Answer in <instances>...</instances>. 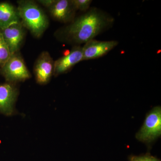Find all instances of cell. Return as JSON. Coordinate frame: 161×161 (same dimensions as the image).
<instances>
[{"mask_svg": "<svg viewBox=\"0 0 161 161\" xmlns=\"http://www.w3.org/2000/svg\"><path fill=\"white\" fill-rule=\"evenodd\" d=\"M114 22V19L109 14L93 7L62 29L61 37L69 43H85L108 29Z\"/></svg>", "mask_w": 161, "mask_h": 161, "instance_id": "6da1fadb", "label": "cell"}, {"mask_svg": "<svg viewBox=\"0 0 161 161\" xmlns=\"http://www.w3.org/2000/svg\"><path fill=\"white\" fill-rule=\"evenodd\" d=\"M1 74L9 83H14L29 79L30 72L23 58L18 53L11 55L8 61L0 69Z\"/></svg>", "mask_w": 161, "mask_h": 161, "instance_id": "277c9868", "label": "cell"}, {"mask_svg": "<svg viewBox=\"0 0 161 161\" xmlns=\"http://www.w3.org/2000/svg\"><path fill=\"white\" fill-rule=\"evenodd\" d=\"M1 31L11 54L18 53L25 36L24 27L21 22L1 30Z\"/></svg>", "mask_w": 161, "mask_h": 161, "instance_id": "ba28073f", "label": "cell"}, {"mask_svg": "<svg viewBox=\"0 0 161 161\" xmlns=\"http://www.w3.org/2000/svg\"><path fill=\"white\" fill-rule=\"evenodd\" d=\"M72 4L75 9L80 11H86L89 9L90 5L92 4L91 0H71Z\"/></svg>", "mask_w": 161, "mask_h": 161, "instance_id": "4fadbf2b", "label": "cell"}, {"mask_svg": "<svg viewBox=\"0 0 161 161\" xmlns=\"http://www.w3.org/2000/svg\"><path fill=\"white\" fill-rule=\"evenodd\" d=\"M48 9L52 17L61 23H71L75 19L76 10L71 0H56Z\"/></svg>", "mask_w": 161, "mask_h": 161, "instance_id": "30bf717a", "label": "cell"}, {"mask_svg": "<svg viewBox=\"0 0 161 161\" xmlns=\"http://www.w3.org/2000/svg\"><path fill=\"white\" fill-rule=\"evenodd\" d=\"M11 55L9 47L4 40L0 30V69L8 61Z\"/></svg>", "mask_w": 161, "mask_h": 161, "instance_id": "7c38bea8", "label": "cell"}, {"mask_svg": "<svg viewBox=\"0 0 161 161\" xmlns=\"http://www.w3.org/2000/svg\"><path fill=\"white\" fill-rule=\"evenodd\" d=\"M56 1V0H39L37 2L43 6L49 9L54 4Z\"/></svg>", "mask_w": 161, "mask_h": 161, "instance_id": "9a60e30c", "label": "cell"}, {"mask_svg": "<svg viewBox=\"0 0 161 161\" xmlns=\"http://www.w3.org/2000/svg\"><path fill=\"white\" fill-rule=\"evenodd\" d=\"M18 3L17 9L23 27L27 28L34 36L40 37L49 24L46 15L33 1H20Z\"/></svg>", "mask_w": 161, "mask_h": 161, "instance_id": "7a4b0ae2", "label": "cell"}, {"mask_svg": "<svg viewBox=\"0 0 161 161\" xmlns=\"http://www.w3.org/2000/svg\"><path fill=\"white\" fill-rule=\"evenodd\" d=\"M83 60L82 47L77 45L67 54L54 62L53 75L55 76L64 74Z\"/></svg>", "mask_w": 161, "mask_h": 161, "instance_id": "52a82bcc", "label": "cell"}, {"mask_svg": "<svg viewBox=\"0 0 161 161\" xmlns=\"http://www.w3.org/2000/svg\"><path fill=\"white\" fill-rule=\"evenodd\" d=\"M20 22L16 7L8 3H0V30Z\"/></svg>", "mask_w": 161, "mask_h": 161, "instance_id": "8fae6325", "label": "cell"}, {"mask_svg": "<svg viewBox=\"0 0 161 161\" xmlns=\"http://www.w3.org/2000/svg\"><path fill=\"white\" fill-rule=\"evenodd\" d=\"M54 62L47 52L41 53L37 59L34 65V73L36 80L41 85L47 83L53 75Z\"/></svg>", "mask_w": 161, "mask_h": 161, "instance_id": "8992f818", "label": "cell"}, {"mask_svg": "<svg viewBox=\"0 0 161 161\" xmlns=\"http://www.w3.org/2000/svg\"><path fill=\"white\" fill-rule=\"evenodd\" d=\"M18 95V89L13 84H0V112L7 115H12Z\"/></svg>", "mask_w": 161, "mask_h": 161, "instance_id": "9c48e42d", "label": "cell"}, {"mask_svg": "<svg viewBox=\"0 0 161 161\" xmlns=\"http://www.w3.org/2000/svg\"><path fill=\"white\" fill-rule=\"evenodd\" d=\"M129 161H161L159 159L150 155L149 153L139 156L130 155L129 157Z\"/></svg>", "mask_w": 161, "mask_h": 161, "instance_id": "5bb4252c", "label": "cell"}, {"mask_svg": "<svg viewBox=\"0 0 161 161\" xmlns=\"http://www.w3.org/2000/svg\"><path fill=\"white\" fill-rule=\"evenodd\" d=\"M118 42L115 40L98 41L94 39L85 43L82 47L83 60H92L102 57L115 47Z\"/></svg>", "mask_w": 161, "mask_h": 161, "instance_id": "5b68a950", "label": "cell"}, {"mask_svg": "<svg viewBox=\"0 0 161 161\" xmlns=\"http://www.w3.org/2000/svg\"><path fill=\"white\" fill-rule=\"evenodd\" d=\"M161 107L153 108L147 113L142 126L136 133L138 141L149 145L161 136Z\"/></svg>", "mask_w": 161, "mask_h": 161, "instance_id": "3957f363", "label": "cell"}]
</instances>
